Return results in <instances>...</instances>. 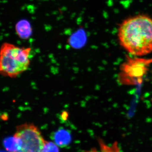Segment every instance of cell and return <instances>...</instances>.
<instances>
[{
    "instance_id": "1",
    "label": "cell",
    "mask_w": 152,
    "mask_h": 152,
    "mask_svg": "<svg viewBox=\"0 0 152 152\" xmlns=\"http://www.w3.org/2000/svg\"><path fill=\"white\" fill-rule=\"evenodd\" d=\"M118 37L123 48L135 56L152 52V17L144 14L123 20L119 26Z\"/></svg>"
},
{
    "instance_id": "2",
    "label": "cell",
    "mask_w": 152,
    "mask_h": 152,
    "mask_svg": "<svg viewBox=\"0 0 152 152\" xmlns=\"http://www.w3.org/2000/svg\"><path fill=\"white\" fill-rule=\"evenodd\" d=\"M31 50L8 42L3 44L0 48V74L15 78L26 71L30 65Z\"/></svg>"
},
{
    "instance_id": "3",
    "label": "cell",
    "mask_w": 152,
    "mask_h": 152,
    "mask_svg": "<svg viewBox=\"0 0 152 152\" xmlns=\"http://www.w3.org/2000/svg\"><path fill=\"white\" fill-rule=\"evenodd\" d=\"M14 136L22 142V149L18 152H41L46 141L38 127L32 123L17 126Z\"/></svg>"
},
{
    "instance_id": "4",
    "label": "cell",
    "mask_w": 152,
    "mask_h": 152,
    "mask_svg": "<svg viewBox=\"0 0 152 152\" xmlns=\"http://www.w3.org/2000/svg\"><path fill=\"white\" fill-rule=\"evenodd\" d=\"M51 138L58 146L61 148L67 146L72 141L71 133L64 129H59L53 133Z\"/></svg>"
},
{
    "instance_id": "5",
    "label": "cell",
    "mask_w": 152,
    "mask_h": 152,
    "mask_svg": "<svg viewBox=\"0 0 152 152\" xmlns=\"http://www.w3.org/2000/svg\"><path fill=\"white\" fill-rule=\"evenodd\" d=\"M4 145L8 151L18 152L22 149V142L20 139L14 136L5 139L4 140Z\"/></svg>"
},
{
    "instance_id": "6",
    "label": "cell",
    "mask_w": 152,
    "mask_h": 152,
    "mask_svg": "<svg viewBox=\"0 0 152 152\" xmlns=\"http://www.w3.org/2000/svg\"><path fill=\"white\" fill-rule=\"evenodd\" d=\"M16 31L20 37L27 39L30 34L29 24L26 20L20 21L16 26Z\"/></svg>"
},
{
    "instance_id": "7",
    "label": "cell",
    "mask_w": 152,
    "mask_h": 152,
    "mask_svg": "<svg viewBox=\"0 0 152 152\" xmlns=\"http://www.w3.org/2000/svg\"><path fill=\"white\" fill-rule=\"evenodd\" d=\"M41 152H59V149L55 143L46 141Z\"/></svg>"
},
{
    "instance_id": "8",
    "label": "cell",
    "mask_w": 152,
    "mask_h": 152,
    "mask_svg": "<svg viewBox=\"0 0 152 152\" xmlns=\"http://www.w3.org/2000/svg\"><path fill=\"white\" fill-rule=\"evenodd\" d=\"M68 116H69V114H68V112L65 111L62 113V118L64 120V121L67 119Z\"/></svg>"
}]
</instances>
